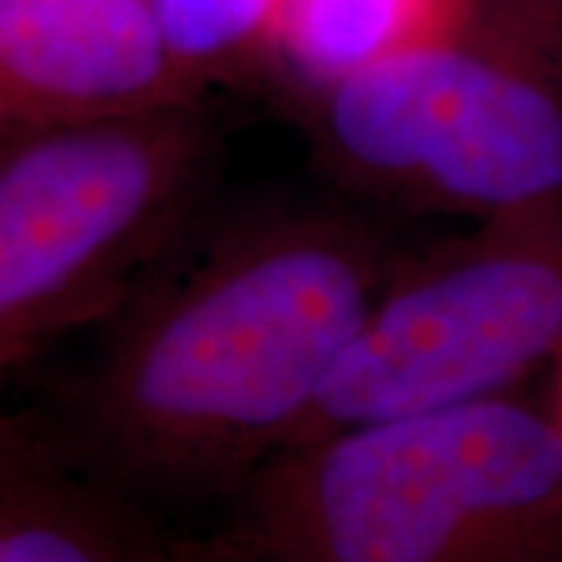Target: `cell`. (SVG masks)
<instances>
[{"label":"cell","mask_w":562,"mask_h":562,"mask_svg":"<svg viewBox=\"0 0 562 562\" xmlns=\"http://www.w3.org/2000/svg\"><path fill=\"white\" fill-rule=\"evenodd\" d=\"M203 101L0 132V382L103 322L206 213Z\"/></svg>","instance_id":"4"},{"label":"cell","mask_w":562,"mask_h":562,"mask_svg":"<svg viewBox=\"0 0 562 562\" xmlns=\"http://www.w3.org/2000/svg\"><path fill=\"white\" fill-rule=\"evenodd\" d=\"M469 0H284L269 63L313 94L443 35Z\"/></svg>","instance_id":"8"},{"label":"cell","mask_w":562,"mask_h":562,"mask_svg":"<svg viewBox=\"0 0 562 562\" xmlns=\"http://www.w3.org/2000/svg\"><path fill=\"white\" fill-rule=\"evenodd\" d=\"M194 101L147 0H0V132Z\"/></svg>","instance_id":"6"},{"label":"cell","mask_w":562,"mask_h":562,"mask_svg":"<svg viewBox=\"0 0 562 562\" xmlns=\"http://www.w3.org/2000/svg\"><path fill=\"white\" fill-rule=\"evenodd\" d=\"M560 353L562 203L484 220L472 235L403 260L291 447L501 397Z\"/></svg>","instance_id":"5"},{"label":"cell","mask_w":562,"mask_h":562,"mask_svg":"<svg viewBox=\"0 0 562 562\" xmlns=\"http://www.w3.org/2000/svg\"><path fill=\"white\" fill-rule=\"evenodd\" d=\"M347 198L497 220L562 203V0H469L443 35L306 94Z\"/></svg>","instance_id":"3"},{"label":"cell","mask_w":562,"mask_h":562,"mask_svg":"<svg viewBox=\"0 0 562 562\" xmlns=\"http://www.w3.org/2000/svg\"><path fill=\"white\" fill-rule=\"evenodd\" d=\"M406 257L350 198L203 213L101 322L41 425L135 503L228 501L294 443Z\"/></svg>","instance_id":"1"},{"label":"cell","mask_w":562,"mask_h":562,"mask_svg":"<svg viewBox=\"0 0 562 562\" xmlns=\"http://www.w3.org/2000/svg\"><path fill=\"white\" fill-rule=\"evenodd\" d=\"M140 503L0 406V562H176Z\"/></svg>","instance_id":"7"},{"label":"cell","mask_w":562,"mask_h":562,"mask_svg":"<svg viewBox=\"0 0 562 562\" xmlns=\"http://www.w3.org/2000/svg\"><path fill=\"white\" fill-rule=\"evenodd\" d=\"M194 562H550L562 431L509 394L288 447L228 497Z\"/></svg>","instance_id":"2"},{"label":"cell","mask_w":562,"mask_h":562,"mask_svg":"<svg viewBox=\"0 0 562 562\" xmlns=\"http://www.w3.org/2000/svg\"><path fill=\"white\" fill-rule=\"evenodd\" d=\"M553 372H557V382H553V409H550V416H553L557 428L562 431V353L553 362Z\"/></svg>","instance_id":"10"},{"label":"cell","mask_w":562,"mask_h":562,"mask_svg":"<svg viewBox=\"0 0 562 562\" xmlns=\"http://www.w3.org/2000/svg\"><path fill=\"white\" fill-rule=\"evenodd\" d=\"M176 562H194V560H191V553H188V547H184V543H179V553H176Z\"/></svg>","instance_id":"11"},{"label":"cell","mask_w":562,"mask_h":562,"mask_svg":"<svg viewBox=\"0 0 562 562\" xmlns=\"http://www.w3.org/2000/svg\"><path fill=\"white\" fill-rule=\"evenodd\" d=\"M162 44L194 88L269 63L284 0H147Z\"/></svg>","instance_id":"9"}]
</instances>
